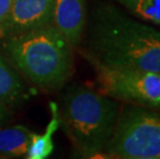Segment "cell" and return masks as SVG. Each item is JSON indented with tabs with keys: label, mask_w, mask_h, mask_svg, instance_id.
<instances>
[{
	"label": "cell",
	"mask_w": 160,
	"mask_h": 159,
	"mask_svg": "<svg viewBox=\"0 0 160 159\" xmlns=\"http://www.w3.org/2000/svg\"><path fill=\"white\" fill-rule=\"evenodd\" d=\"M79 48L93 67L160 73V30L113 3L92 0Z\"/></svg>",
	"instance_id": "6da1fadb"
},
{
	"label": "cell",
	"mask_w": 160,
	"mask_h": 159,
	"mask_svg": "<svg viewBox=\"0 0 160 159\" xmlns=\"http://www.w3.org/2000/svg\"><path fill=\"white\" fill-rule=\"evenodd\" d=\"M5 56L29 82L60 89L72 74V48L55 25L1 39Z\"/></svg>",
	"instance_id": "7a4b0ae2"
},
{
	"label": "cell",
	"mask_w": 160,
	"mask_h": 159,
	"mask_svg": "<svg viewBox=\"0 0 160 159\" xmlns=\"http://www.w3.org/2000/svg\"><path fill=\"white\" fill-rule=\"evenodd\" d=\"M120 109V101L86 85L72 84L62 97L60 124L82 157H96L104 153Z\"/></svg>",
	"instance_id": "3957f363"
},
{
	"label": "cell",
	"mask_w": 160,
	"mask_h": 159,
	"mask_svg": "<svg viewBox=\"0 0 160 159\" xmlns=\"http://www.w3.org/2000/svg\"><path fill=\"white\" fill-rule=\"evenodd\" d=\"M103 155L121 159H160V111L130 103L121 107Z\"/></svg>",
	"instance_id": "277c9868"
},
{
	"label": "cell",
	"mask_w": 160,
	"mask_h": 159,
	"mask_svg": "<svg viewBox=\"0 0 160 159\" xmlns=\"http://www.w3.org/2000/svg\"><path fill=\"white\" fill-rule=\"evenodd\" d=\"M98 91L118 101L160 111V73L96 66Z\"/></svg>",
	"instance_id": "5b68a950"
},
{
	"label": "cell",
	"mask_w": 160,
	"mask_h": 159,
	"mask_svg": "<svg viewBox=\"0 0 160 159\" xmlns=\"http://www.w3.org/2000/svg\"><path fill=\"white\" fill-rule=\"evenodd\" d=\"M54 24V0H15L0 22V40Z\"/></svg>",
	"instance_id": "8992f818"
},
{
	"label": "cell",
	"mask_w": 160,
	"mask_h": 159,
	"mask_svg": "<svg viewBox=\"0 0 160 159\" xmlns=\"http://www.w3.org/2000/svg\"><path fill=\"white\" fill-rule=\"evenodd\" d=\"M86 0H54V25L72 49L79 48L87 20Z\"/></svg>",
	"instance_id": "52a82bcc"
},
{
	"label": "cell",
	"mask_w": 160,
	"mask_h": 159,
	"mask_svg": "<svg viewBox=\"0 0 160 159\" xmlns=\"http://www.w3.org/2000/svg\"><path fill=\"white\" fill-rule=\"evenodd\" d=\"M28 93L22 79L0 54V101L8 109L22 107Z\"/></svg>",
	"instance_id": "ba28073f"
},
{
	"label": "cell",
	"mask_w": 160,
	"mask_h": 159,
	"mask_svg": "<svg viewBox=\"0 0 160 159\" xmlns=\"http://www.w3.org/2000/svg\"><path fill=\"white\" fill-rule=\"evenodd\" d=\"M32 134L22 125L0 127V158L26 157Z\"/></svg>",
	"instance_id": "9c48e42d"
},
{
	"label": "cell",
	"mask_w": 160,
	"mask_h": 159,
	"mask_svg": "<svg viewBox=\"0 0 160 159\" xmlns=\"http://www.w3.org/2000/svg\"><path fill=\"white\" fill-rule=\"evenodd\" d=\"M51 117L50 122L46 127V131L42 134L33 132L26 157L28 159H46L52 154L54 150L53 135L60 126L59 107L55 102H51Z\"/></svg>",
	"instance_id": "30bf717a"
},
{
	"label": "cell",
	"mask_w": 160,
	"mask_h": 159,
	"mask_svg": "<svg viewBox=\"0 0 160 159\" xmlns=\"http://www.w3.org/2000/svg\"><path fill=\"white\" fill-rule=\"evenodd\" d=\"M130 16L160 27V0H114Z\"/></svg>",
	"instance_id": "8fae6325"
},
{
	"label": "cell",
	"mask_w": 160,
	"mask_h": 159,
	"mask_svg": "<svg viewBox=\"0 0 160 159\" xmlns=\"http://www.w3.org/2000/svg\"><path fill=\"white\" fill-rule=\"evenodd\" d=\"M12 119V112L4 103L0 101V127H3Z\"/></svg>",
	"instance_id": "7c38bea8"
},
{
	"label": "cell",
	"mask_w": 160,
	"mask_h": 159,
	"mask_svg": "<svg viewBox=\"0 0 160 159\" xmlns=\"http://www.w3.org/2000/svg\"><path fill=\"white\" fill-rule=\"evenodd\" d=\"M15 0H0V22L5 18Z\"/></svg>",
	"instance_id": "4fadbf2b"
}]
</instances>
